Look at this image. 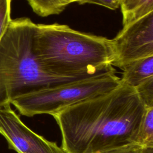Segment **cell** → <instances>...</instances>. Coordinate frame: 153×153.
Returning <instances> with one entry per match:
<instances>
[{
  "label": "cell",
  "instance_id": "1",
  "mask_svg": "<svg viewBox=\"0 0 153 153\" xmlns=\"http://www.w3.org/2000/svg\"><path fill=\"white\" fill-rule=\"evenodd\" d=\"M145 106L136 90H114L53 114L66 153H101L134 144Z\"/></svg>",
  "mask_w": 153,
  "mask_h": 153
},
{
  "label": "cell",
  "instance_id": "2",
  "mask_svg": "<svg viewBox=\"0 0 153 153\" xmlns=\"http://www.w3.org/2000/svg\"><path fill=\"white\" fill-rule=\"evenodd\" d=\"M35 51L43 69L54 76L87 78L114 69L111 39L65 25L36 24Z\"/></svg>",
  "mask_w": 153,
  "mask_h": 153
},
{
  "label": "cell",
  "instance_id": "3",
  "mask_svg": "<svg viewBox=\"0 0 153 153\" xmlns=\"http://www.w3.org/2000/svg\"><path fill=\"white\" fill-rule=\"evenodd\" d=\"M36 27L29 18L11 19L0 40V107L21 96L85 78L54 76L43 69L35 51Z\"/></svg>",
  "mask_w": 153,
  "mask_h": 153
},
{
  "label": "cell",
  "instance_id": "4",
  "mask_svg": "<svg viewBox=\"0 0 153 153\" xmlns=\"http://www.w3.org/2000/svg\"><path fill=\"white\" fill-rule=\"evenodd\" d=\"M121 84L114 68L93 76L39 90L14 99L11 104L24 116L53 114L83 100L108 93Z\"/></svg>",
  "mask_w": 153,
  "mask_h": 153
},
{
  "label": "cell",
  "instance_id": "5",
  "mask_svg": "<svg viewBox=\"0 0 153 153\" xmlns=\"http://www.w3.org/2000/svg\"><path fill=\"white\" fill-rule=\"evenodd\" d=\"M111 41L112 65L121 69L131 62L153 56V11L124 26Z\"/></svg>",
  "mask_w": 153,
  "mask_h": 153
},
{
  "label": "cell",
  "instance_id": "6",
  "mask_svg": "<svg viewBox=\"0 0 153 153\" xmlns=\"http://www.w3.org/2000/svg\"><path fill=\"white\" fill-rule=\"evenodd\" d=\"M11 104L0 107V134L17 153H66L55 142L41 136L21 120Z\"/></svg>",
  "mask_w": 153,
  "mask_h": 153
},
{
  "label": "cell",
  "instance_id": "7",
  "mask_svg": "<svg viewBox=\"0 0 153 153\" xmlns=\"http://www.w3.org/2000/svg\"><path fill=\"white\" fill-rule=\"evenodd\" d=\"M122 70L121 81L134 88L153 77V56L131 62Z\"/></svg>",
  "mask_w": 153,
  "mask_h": 153
},
{
  "label": "cell",
  "instance_id": "8",
  "mask_svg": "<svg viewBox=\"0 0 153 153\" xmlns=\"http://www.w3.org/2000/svg\"><path fill=\"white\" fill-rule=\"evenodd\" d=\"M120 6L124 27L152 12L153 0H123Z\"/></svg>",
  "mask_w": 153,
  "mask_h": 153
},
{
  "label": "cell",
  "instance_id": "9",
  "mask_svg": "<svg viewBox=\"0 0 153 153\" xmlns=\"http://www.w3.org/2000/svg\"><path fill=\"white\" fill-rule=\"evenodd\" d=\"M134 144L141 148L153 147V107L145 108Z\"/></svg>",
  "mask_w": 153,
  "mask_h": 153
},
{
  "label": "cell",
  "instance_id": "10",
  "mask_svg": "<svg viewBox=\"0 0 153 153\" xmlns=\"http://www.w3.org/2000/svg\"><path fill=\"white\" fill-rule=\"evenodd\" d=\"M33 11L41 17L59 14L71 4L70 0H26Z\"/></svg>",
  "mask_w": 153,
  "mask_h": 153
},
{
  "label": "cell",
  "instance_id": "11",
  "mask_svg": "<svg viewBox=\"0 0 153 153\" xmlns=\"http://www.w3.org/2000/svg\"><path fill=\"white\" fill-rule=\"evenodd\" d=\"M145 108L153 107V77L134 88Z\"/></svg>",
  "mask_w": 153,
  "mask_h": 153
},
{
  "label": "cell",
  "instance_id": "12",
  "mask_svg": "<svg viewBox=\"0 0 153 153\" xmlns=\"http://www.w3.org/2000/svg\"><path fill=\"white\" fill-rule=\"evenodd\" d=\"M11 0H0V40L11 20Z\"/></svg>",
  "mask_w": 153,
  "mask_h": 153
},
{
  "label": "cell",
  "instance_id": "13",
  "mask_svg": "<svg viewBox=\"0 0 153 153\" xmlns=\"http://www.w3.org/2000/svg\"><path fill=\"white\" fill-rule=\"evenodd\" d=\"M77 3L79 4H96L113 10L117 9L120 5L119 0H78Z\"/></svg>",
  "mask_w": 153,
  "mask_h": 153
},
{
  "label": "cell",
  "instance_id": "14",
  "mask_svg": "<svg viewBox=\"0 0 153 153\" xmlns=\"http://www.w3.org/2000/svg\"><path fill=\"white\" fill-rule=\"evenodd\" d=\"M141 147L136 144H130L121 148L114 149L101 153H138Z\"/></svg>",
  "mask_w": 153,
  "mask_h": 153
},
{
  "label": "cell",
  "instance_id": "15",
  "mask_svg": "<svg viewBox=\"0 0 153 153\" xmlns=\"http://www.w3.org/2000/svg\"><path fill=\"white\" fill-rule=\"evenodd\" d=\"M138 153H153V147L140 148Z\"/></svg>",
  "mask_w": 153,
  "mask_h": 153
},
{
  "label": "cell",
  "instance_id": "16",
  "mask_svg": "<svg viewBox=\"0 0 153 153\" xmlns=\"http://www.w3.org/2000/svg\"><path fill=\"white\" fill-rule=\"evenodd\" d=\"M78 0H70L71 3H73V2H77Z\"/></svg>",
  "mask_w": 153,
  "mask_h": 153
},
{
  "label": "cell",
  "instance_id": "17",
  "mask_svg": "<svg viewBox=\"0 0 153 153\" xmlns=\"http://www.w3.org/2000/svg\"><path fill=\"white\" fill-rule=\"evenodd\" d=\"M123 1V0H119V1H120V3L121 4V2H122Z\"/></svg>",
  "mask_w": 153,
  "mask_h": 153
}]
</instances>
